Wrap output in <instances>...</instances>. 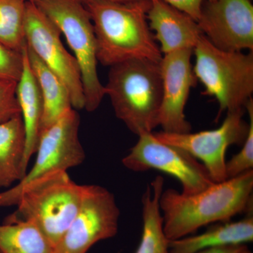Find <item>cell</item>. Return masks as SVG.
I'll use <instances>...</instances> for the list:
<instances>
[{
	"mask_svg": "<svg viewBox=\"0 0 253 253\" xmlns=\"http://www.w3.org/2000/svg\"><path fill=\"white\" fill-rule=\"evenodd\" d=\"M253 169L197 194L185 195L172 189L163 191L159 200L163 229L169 241L194 234L201 227L252 212Z\"/></svg>",
	"mask_w": 253,
	"mask_h": 253,
	"instance_id": "6da1fadb",
	"label": "cell"
},
{
	"mask_svg": "<svg viewBox=\"0 0 253 253\" xmlns=\"http://www.w3.org/2000/svg\"><path fill=\"white\" fill-rule=\"evenodd\" d=\"M84 2L94 26L98 62L109 67L131 59L161 62L163 54L147 19L150 0Z\"/></svg>",
	"mask_w": 253,
	"mask_h": 253,
	"instance_id": "7a4b0ae2",
	"label": "cell"
},
{
	"mask_svg": "<svg viewBox=\"0 0 253 253\" xmlns=\"http://www.w3.org/2000/svg\"><path fill=\"white\" fill-rule=\"evenodd\" d=\"M115 114L139 136L159 126L162 99L161 62L131 59L110 67L104 86Z\"/></svg>",
	"mask_w": 253,
	"mask_h": 253,
	"instance_id": "3957f363",
	"label": "cell"
},
{
	"mask_svg": "<svg viewBox=\"0 0 253 253\" xmlns=\"http://www.w3.org/2000/svg\"><path fill=\"white\" fill-rule=\"evenodd\" d=\"M193 69L204 86L203 94L215 98L219 116L224 111L246 110L253 93V54L221 50L204 35L193 50ZM218 116V118H219Z\"/></svg>",
	"mask_w": 253,
	"mask_h": 253,
	"instance_id": "277c9868",
	"label": "cell"
},
{
	"mask_svg": "<svg viewBox=\"0 0 253 253\" xmlns=\"http://www.w3.org/2000/svg\"><path fill=\"white\" fill-rule=\"evenodd\" d=\"M81 198L82 185L67 171H56L26 186L9 217L36 224L54 248L76 217Z\"/></svg>",
	"mask_w": 253,
	"mask_h": 253,
	"instance_id": "5b68a950",
	"label": "cell"
},
{
	"mask_svg": "<svg viewBox=\"0 0 253 253\" xmlns=\"http://www.w3.org/2000/svg\"><path fill=\"white\" fill-rule=\"evenodd\" d=\"M63 34L81 70L84 109L94 112L106 95L97 71L94 26L83 0H33Z\"/></svg>",
	"mask_w": 253,
	"mask_h": 253,
	"instance_id": "8992f818",
	"label": "cell"
},
{
	"mask_svg": "<svg viewBox=\"0 0 253 253\" xmlns=\"http://www.w3.org/2000/svg\"><path fill=\"white\" fill-rule=\"evenodd\" d=\"M80 126L79 114L72 109L41 131L34 165L16 185L0 192V208L16 206L23 190L34 181L84 162L86 154L80 140Z\"/></svg>",
	"mask_w": 253,
	"mask_h": 253,
	"instance_id": "52a82bcc",
	"label": "cell"
},
{
	"mask_svg": "<svg viewBox=\"0 0 253 253\" xmlns=\"http://www.w3.org/2000/svg\"><path fill=\"white\" fill-rule=\"evenodd\" d=\"M119 208L114 195L99 185H82L76 217L54 247V253H86L104 240L117 234Z\"/></svg>",
	"mask_w": 253,
	"mask_h": 253,
	"instance_id": "ba28073f",
	"label": "cell"
},
{
	"mask_svg": "<svg viewBox=\"0 0 253 253\" xmlns=\"http://www.w3.org/2000/svg\"><path fill=\"white\" fill-rule=\"evenodd\" d=\"M129 154L123 166L134 172L156 169L174 176L181 185V194L192 195L214 184L206 167L184 149L158 140L154 133H144Z\"/></svg>",
	"mask_w": 253,
	"mask_h": 253,
	"instance_id": "9c48e42d",
	"label": "cell"
},
{
	"mask_svg": "<svg viewBox=\"0 0 253 253\" xmlns=\"http://www.w3.org/2000/svg\"><path fill=\"white\" fill-rule=\"evenodd\" d=\"M61 32L32 1L26 2L25 36L27 46L67 86L73 108L84 109V95L79 65L63 46Z\"/></svg>",
	"mask_w": 253,
	"mask_h": 253,
	"instance_id": "30bf717a",
	"label": "cell"
},
{
	"mask_svg": "<svg viewBox=\"0 0 253 253\" xmlns=\"http://www.w3.org/2000/svg\"><path fill=\"white\" fill-rule=\"evenodd\" d=\"M246 110L227 113L225 119L217 129L197 133H154L155 136L166 144L184 149L193 157L201 161L214 182L226 180V150L231 145H243L249 129L245 122Z\"/></svg>",
	"mask_w": 253,
	"mask_h": 253,
	"instance_id": "8fae6325",
	"label": "cell"
},
{
	"mask_svg": "<svg viewBox=\"0 0 253 253\" xmlns=\"http://www.w3.org/2000/svg\"><path fill=\"white\" fill-rule=\"evenodd\" d=\"M198 24L204 36L221 50H253V6L251 0H206Z\"/></svg>",
	"mask_w": 253,
	"mask_h": 253,
	"instance_id": "7c38bea8",
	"label": "cell"
},
{
	"mask_svg": "<svg viewBox=\"0 0 253 253\" xmlns=\"http://www.w3.org/2000/svg\"><path fill=\"white\" fill-rule=\"evenodd\" d=\"M193 49H183L163 56L161 61L162 99L159 126L168 133L191 132L184 109L190 91L197 83L191 57Z\"/></svg>",
	"mask_w": 253,
	"mask_h": 253,
	"instance_id": "4fadbf2b",
	"label": "cell"
},
{
	"mask_svg": "<svg viewBox=\"0 0 253 253\" xmlns=\"http://www.w3.org/2000/svg\"><path fill=\"white\" fill-rule=\"evenodd\" d=\"M147 19L163 54L194 49L204 35L196 20L162 0H150Z\"/></svg>",
	"mask_w": 253,
	"mask_h": 253,
	"instance_id": "5bb4252c",
	"label": "cell"
},
{
	"mask_svg": "<svg viewBox=\"0 0 253 253\" xmlns=\"http://www.w3.org/2000/svg\"><path fill=\"white\" fill-rule=\"evenodd\" d=\"M22 52L23 69L22 75L16 83V95L26 131L24 162L28 168L30 160L36 154L39 142L43 101L38 82L28 61L26 44Z\"/></svg>",
	"mask_w": 253,
	"mask_h": 253,
	"instance_id": "9a60e30c",
	"label": "cell"
},
{
	"mask_svg": "<svg viewBox=\"0 0 253 253\" xmlns=\"http://www.w3.org/2000/svg\"><path fill=\"white\" fill-rule=\"evenodd\" d=\"M253 241L252 212L241 220L224 221L198 235L169 241V253H194L222 246L245 245Z\"/></svg>",
	"mask_w": 253,
	"mask_h": 253,
	"instance_id": "2e32d148",
	"label": "cell"
},
{
	"mask_svg": "<svg viewBox=\"0 0 253 253\" xmlns=\"http://www.w3.org/2000/svg\"><path fill=\"white\" fill-rule=\"evenodd\" d=\"M26 131L21 115L0 123V189H9L28 172Z\"/></svg>",
	"mask_w": 253,
	"mask_h": 253,
	"instance_id": "e0dca14e",
	"label": "cell"
},
{
	"mask_svg": "<svg viewBox=\"0 0 253 253\" xmlns=\"http://www.w3.org/2000/svg\"><path fill=\"white\" fill-rule=\"evenodd\" d=\"M27 56L42 98L41 133L73 109L72 101L68 87L61 78L51 71L28 46Z\"/></svg>",
	"mask_w": 253,
	"mask_h": 253,
	"instance_id": "ac0fdd59",
	"label": "cell"
},
{
	"mask_svg": "<svg viewBox=\"0 0 253 253\" xmlns=\"http://www.w3.org/2000/svg\"><path fill=\"white\" fill-rule=\"evenodd\" d=\"M163 187L164 179L162 176H157L143 195L142 234L135 253H169V240L163 229V218L159 205Z\"/></svg>",
	"mask_w": 253,
	"mask_h": 253,
	"instance_id": "d6986e66",
	"label": "cell"
},
{
	"mask_svg": "<svg viewBox=\"0 0 253 253\" xmlns=\"http://www.w3.org/2000/svg\"><path fill=\"white\" fill-rule=\"evenodd\" d=\"M0 253H54V248L31 221L8 217L0 224Z\"/></svg>",
	"mask_w": 253,
	"mask_h": 253,
	"instance_id": "ffe728a7",
	"label": "cell"
},
{
	"mask_svg": "<svg viewBox=\"0 0 253 253\" xmlns=\"http://www.w3.org/2000/svg\"><path fill=\"white\" fill-rule=\"evenodd\" d=\"M26 0H0V42L22 51L25 36Z\"/></svg>",
	"mask_w": 253,
	"mask_h": 253,
	"instance_id": "44dd1931",
	"label": "cell"
},
{
	"mask_svg": "<svg viewBox=\"0 0 253 253\" xmlns=\"http://www.w3.org/2000/svg\"><path fill=\"white\" fill-rule=\"evenodd\" d=\"M246 111L249 116V129L242 149L226 162V179L235 177L253 168V99L246 105Z\"/></svg>",
	"mask_w": 253,
	"mask_h": 253,
	"instance_id": "7402d4cb",
	"label": "cell"
},
{
	"mask_svg": "<svg viewBox=\"0 0 253 253\" xmlns=\"http://www.w3.org/2000/svg\"><path fill=\"white\" fill-rule=\"evenodd\" d=\"M23 69L22 51H16L0 42V79L17 83Z\"/></svg>",
	"mask_w": 253,
	"mask_h": 253,
	"instance_id": "603a6c76",
	"label": "cell"
},
{
	"mask_svg": "<svg viewBox=\"0 0 253 253\" xmlns=\"http://www.w3.org/2000/svg\"><path fill=\"white\" fill-rule=\"evenodd\" d=\"M16 83L0 79V123L21 114L16 99Z\"/></svg>",
	"mask_w": 253,
	"mask_h": 253,
	"instance_id": "cb8c5ba5",
	"label": "cell"
},
{
	"mask_svg": "<svg viewBox=\"0 0 253 253\" xmlns=\"http://www.w3.org/2000/svg\"><path fill=\"white\" fill-rule=\"evenodd\" d=\"M164 2L185 13L196 20H199L201 8L206 0H162Z\"/></svg>",
	"mask_w": 253,
	"mask_h": 253,
	"instance_id": "d4e9b609",
	"label": "cell"
},
{
	"mask_svg": "<svg viewBox=\"0 0 253 253\" xmlns=\"http://www.w3.org/2000/svg\"><path fill=\"white\" fill-rule=\"evenodd\" d=\"M194 253H252L246 245H234L222 247L211 248Z\"/></svg>",
	"mask_w": 253,
	"mask_h": 253,
	"instance_id": "484cf974",
	"label": "cell"
},
{
	"mask_svg": "<svg viewBox=\"0 0 253 253\" xmlns=\"http://www.w3.org/2000/svg\"><path fill=\"white\" fill-rule=\"evenodd\" d=\"M86 1V0H83ZM99 1H116V2H126V1H134V0H99Z\"/></svg>",
	"mask_w": 253,
	"mask_h": 253,
	"instance_id": "4316f807",
	"label": "cell"
},
{
	"mask_svg": "<svg viewBox=\"0 0 253 253\" xmlns=\"http://www.w3.org/2000/svg\"><path fill=\"white\" fill-rule=\"evenodd\" d=\"M26 1H33V0H26Z\"/></svg>",
	"mask_w": 253,
	"mask_h": 253,
	"instance_id": "83f0119b",
	"label": "cell"
}]
</instances>
